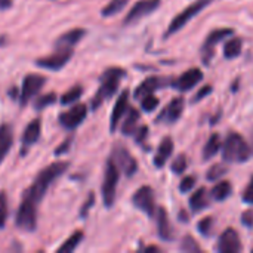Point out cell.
Masks as SVG:
<instances>
[{
  "label": "cell",
  "instance_id": "1",
  "mask_svg": "<svg viewBox=\"0 0 253 253\" xmlns=\"http://www.w3.org/2000/svg\"><path fill=\"white\" fill-rule=\"evenodd\" d=\"M68 166H70L68 162H53L44 169H42L34 178L31 187L25 191L24 197L39 205L44 197L46 191L49 190V187L53 184V181L58 179L68 169Z\"/></svg>",
  "mask_w": 253,
  "mask_h": 253
},
{
  "label": "cell",
  "instance_id": "2",
  "mask_svg": "<svg viewBox=\"0 0 253 253\" xmlns=\"http://www.w3.org/2000/svg\"><path fill=\"white\" fill-rule=\"evenodd\" d=\"M125 76H126V71L123 68H119V67H111L102 73L101 86H99L98 92L95 93V96L92 98V108L93 110L99 108L104 101H107L108 98H111L117 92L120 80Z\"/></svg>",
  "mask_w": 253,
  "mask_h": 253
},
{
  "label": "cell",
  "instance_id": "3",
  "mask_svg": "<svg viewBox=\"0 0 253 253\" xmlns=\"http://www.w3.org/2000/svg\"><path fill=\"white\" fill-rule=\"evenodd\" d=\"M222 157L230 163H245L251 157V147L242 135L231 132L222 144Z\"/></svg>",
  "mask_w": 253,
  "mask_h": 253
},
{
  "label": "cell",
  "instance_id": "4",
  "mask_svg": "<svg viewBox=\"0 0 253 253\" xmlns=\"http://www.w3.org/2000/svg\"><path fill=\"white\" fill-rule=\"evenodd\" d=\"M119 178H120V169L117 168L114 160L110 157L105 166V175H104V182H102V200L107 208H111L116 202Z\"/></svg>",
  "mask_w": 253,
  "mask_h": 253
},
{
  "label": "cell",
  "instance_id": "5",
  "mask_svg": "<svg viewBox=\"0 0 253 253\" xmlns=\"http://www.w3.org/2000/svg\"><path fill=\"white\" fill-rule=\"evenodd\" d=\"M212 3V0H196L193 1L191 4H188L182 12H179L173 19L172 22L169 24L168 27V31H166V37L168 36H172L175 33H178L179 30H182L194 16H197L205 7H208L209 4Z\"/></svg>",
  "mask_w": 253,
  "mask_h": 253
},
{
  "label": "cell",
  "instance_id": "6",
  "mask_svg": "<svg viewBox=\"0 0 253 253\" xmlns=\"http://www.w3.org/2000/svg\"><path fill=\"white\" fill-rule=\"evenodd\" d=\"M15 225L27 233H33L37 228V203L22 199L16 216H15Z\"/></svg>",
  "mask_w": 253,
  "mask_h": 253
},
{
  "label": "cell",
  "instance_id": "7",
  "mask_svg": "<svg viewBox=\"0 0 253 253\" xmlns=\"http://www.w3.org/2000/svg\"><path fill=\"white\" fill-rule=\"evenodd\" d=\"M71 56H73V47H55V52L50 53L49 56L39 58L36 61V65L50 71H58L67 65Z\"/></svg>",
  "mask_w": 253,
  "mask_h": 253
},
{
  "label": "cell",
  "instance_id": "8",
  "mask_svg": "<svg viewBox=\"0 0 253 253\" xmlns=\"http://www.w3.org/2000/svg\"><path fill=\"white\" fill-rule=\"evenodd\" d=\"M111 159L117 165V168L126 175V176H133L138 170V163L133 159V156L129 153V150L125 145L117 144L113 150Z\"/></svg>",
  "mask_w": 253,
  "mask_h": 253
},
{
  "label": "cell",
  "instance_id": "9",
  "mask_svg": "<svg viewBox=\"0 0 253 253\" xmlns=\"http://www.w3.org/2000/svg\"><path fill=\"white\" fill-rule=\"evenodd\" d=\"M44 83H46V77L44 76H40V74H27L24 77L22 87H21V95H19L21 105L25 107L30 102V99L40 92V89L43 87Z\"/></svg>",
  "mask_w": 253,
  "mask_h": 253
},
{
  "label": "cell",
  "instance_id": "10",
  "mask_svg": "<svg viewBox=\"0 0 253 253\" xmlns=\"http://www.w3.org/2000/svg\"><path fill=\"white\" fill-rule=\"evenodd\" d=\"M132 203L136 209H139L145 215L153 216L156 211V197H154L153 188L148 185H144L139 190H136L135 194L132 196Z\"/></svg>",
  "mask_w": 253,
  "mask_h": 253
},
{
  "label": "cell",
  "instance_id": "11",
  "mask_svg": "<svg viewBox=\"0 0 253 253\" xmlns=\"http://www.w3.org/2000/svg\"><path fill=\"white\" fill-rule=\"evenodd\" d=\"M86 116H87V107L84 104H76L68 111L61 113L58 120H59V125L62 127H65L68 130H73V129H76L77 126H80L83 123Z\"/></svg>",
  "mask_w": 253,
  "mask_h": 253
},
{
  "label": "cell",
  "instance_id": "12",
  "mask_svg": "<svg viewBox=\"0 0 253 253\" xmlns=\"http://www.w3.org/2000/svg\"><path fill=\"white\" fill-rule=\"evenodd\" d=\"M233 33H234V31H233L231 28H216V30H213V31L206 37L205 44H203V49H202V52H203V62H205V64H209V62H211V59H212V56H213V52H215V46H216L221 40H224V39L233 36Z\"/></svg>",
  "mask_w": 253,
  "mask_h": 253
},
{
  "label": "cell",
  "instance_id": "13",
  "mask_svg": "<svg viewBox=\"0 0 253 253\" xmlns=\"http://www.w3.org/2000/svg\"><path fill=\"white\" fill-rule=\"evenodd\" d=\"M159 6H160V0H139L129 10V13L126 15L123 24L125 25L133 24V22L139 21L141 18H144V16L150 15L151 12H154Z\"/></svg>",
  "mask_w": 253,
  "mask_h": 253
},
{
  "label": "cell",
  "instance_id": "14",
  "mask_svg": "<svg viewBox=\"0 0 253 253\" xmlns=\"http://www.w3.org/2000/svg\"><path fill=\"white\" fill-rule=\"evenodd\" d=\"M218 251L221 253H237L242 251L240 237L234 228H227L221 234L219 243H218Z\"/></svg>",
  "mask_w": 253,
  "mask_h": 253
},
{
  "label": "cell",
  "instance_id": "15",
  "mask_svg": "<svg viewBox=\"0 0 253 253\" xmlns=\"http://www.w3.org/2000/svg\"><path fill=\"white\" fill-rule=\"evenodd\" d=\"M127 108H129V90H123L120 93V96L117 98L113 113H111V119H110V130L111 132L117 130V126L120 125V120L126 114Z\"/></svg>",
  "mask_w": 253,
  "mask_h": 253
},
{
  "label": "cell",
  "instance_id": "16",
  "mask_svg": "<svg viewBox=\"0 0 253 253\" xmlns=\"http://www.w3.org/2000/svg\"><path fill=\"white\" fill-rule=\"evenodd\" d=\"M203 80V71L200 68H190L182 76H179L176 82V87L182 92L194 89Z\"/></svg>",
  "mask_w": 253,
  "mask_h": 253
},
{
  "label": "cell",
  "instance_id": "17",
  "mask_svg": "<svg viewBox=\"0 0 253 253\" xmlns=\"http://www.w3.org/2000/svg\"><path fill=\"white\" fill-rule=\"evenodd\" d=\"M40 133H42V120L40 119H34V120H31L28 125H27V127H25V130H24V133H22V153L25 154L27 153V150L33 145V144H36L37 141H39V138H40Z\"/></svg>",
  "mask_w": 253,
  "mask_h": 253
},
{
  "label": "cell",
  "instance_id": "18",
  "mask_svg": "<svg viewBox=\"0 0 253 253\" xmlns=\"http://www.w3.org/2000/svg\"><path fill=\"white\" fill-rule=\"evenodd\" d=\"M157 233L163 242L173 240V230H172V225L169 222V216L165 208H159L157 211Z\"/></svg>",
  "mask_w": 253,
  "mask_h": 253
},
{
  "label": "cell",
  "instance_id": "19",
  "mask_svg": "<svg viewBox=\"0 0 253 253\" xmlns=\"http://www.w3.org/2000/svg\"><path fill=\"white\" fill-rule=\"evenodd\" d=\"M184 107H185V101L182 96H176L170 101V104L166 107V110L163 111V114L159 117L160 120L162 119H166L169 123H175L181 116H182V111H184ZM157 119V120H159Z\"/></svg>",
  "mask_w": 253,
  "mask_h": 253
},
{
  "label": "cell",
  "instance_id": "20",
  "mask_svg": "<svg viewBox=\"0 0 253 253\" xmlns=\"http://www.w3.org/2000/svg\"><path fill=\"white\" fill-rule=\"evenodd\" d=\"M84 36H86V31L83 28H73L56 39L55 47H74Z\"/></svg>",
  "mask_w": 253,
  "mask_h": 253
},
{
  "label": "cell",
  "instance_id": "21",
  "mask_svg": "<svg viewBox=\"0 0 253 253\" xmlns=\"http://www.w3.org/2000/svg\"><path fill=\"white\" fill-rule=\"evenodd\" d=\"M173 153V139L170 136H166L162 139L160 145H159V151L154 157V165L157 168H163L166 165V162L170 159Z\"/></svg>",
  "mask_w": 253,
  "mask_h": 253
},
{
  "label": "cell",
  "instance_id": "22",
  "mask_svg": "<svg viewBox=\"0 0 253 253\" xmlns=\"http://www.w3.org/2000/svg\"><path fill=\"white\" fill-rule=\"evenodd\" d=\"M141 119V114L136 108L133 107H129L127 111H126V117L122 123V133L126 135V136H130L135 133V130L138 129V122Z\"/></svg>",
  "mask_w": 253,
  "mask_h": 253
},
{
  "label": "cell",
  "instance_id": "23",
  "mask_svg": "<svg viewBox=\"0 0 253 253\" xmlns=\"http://www.w3.org/2000/svg\"><path fill=\"white\" fill-rule=\"evenodd\" d=\"M159 87H160V79L159 77H154V76L147 77L142 83L138 84V87L133 92V96L136 99H142L144 96H147L150 93H154Z\"/></svg>",
  "mask_w": 253,
  "mask_h": 253
},
{
  "label": "cell",
  "instance_id": "24",
  "mask_svg": "<svg viewBox=\"0 0 253 253\" xmlns=\"http://www.w3.org/2000/svg\"><path fill=\"white\" fill-rule=\"evenodd\" d=\"M12 142H13L12 127L9 125H1L0 126V165L4 160L6 154L9 153Z\"/></svg>",
  "mask_w": 253,
  "mask_h": 253
},
{
  "label": "cell",
  "instance_id": "25",
  "mask_svg": "<svg viewBox=\"0 0 253 253\" xmlns=\"http://www.w3.org/2000/svg\"><path fill=\"white\" fill-rule=\"evenodd\" d=\"M209 200H208V191L205 187L199 188L197 191H194L190 197V208L194 213L202 212L205 208H208Z\"/></svg>",
  "mask_w": 253,
  "mask_h": 253
},
{
  "label": "cell",
  "instance_id": "26",
  "mask_svg": "<svg viewBox=\"0 0 253 253\" xmlns=\"http://www.w3.org/2000/svg\"><path fill=\"white\" fill-rule=\"evenodd\" d=\"M222 148V141H221V136L218 133H212L211 138L208 139V142L205 144L203 147V159L205 160H209L212 159L213 156L218 154V151Z\"/></svg>",
  "mask_w": 253,
  "mask_h": 253
},
{
  "label": "cell",
  "instance_id": "27",
  "mask_svg": "<svg viewBox=\"0 0 253 253\" xmlns=\"http://www.w3.org/2000/svg\"><path fill=\"white\" fill-rule=\"evenodd\" d=\"M243 49V40L240 37H233L224 44V55L227 59H234L240 56Z\"/></svg>",
  "mask_w": 253,
  "mask_h": 253
},
{
  "label": "cell",
  "instance_id": "28",
  "mask_svg": "<svg viewBox=\"0 0 253 253\" xmlns=\"http://www.w3.org/2000/svg\"><path fill=\"white\" fill-rule=\"evenodd\" d=\"M83 237H84V234H83V231H76V233H73L59 248H58V251L56 252L59 253H64V252H74L76 249H77V246L82 243V240H83Z\"/></svg>",
  "mask_w": 253,
  "mask_h": 253
},
{
  "label": "cell",
  "instance_id": "29",
  "mask_svg": "<svg viewBox=\"0 0 253 253\" xmlns=\"http://www.w3.org/2000/svg\"><path fill=\"white\" fill-rule=\"evenodd\" d=\"M231 184L228 181H219L213 188H212V197L218 202H224L230 197L231 194Z\"/></svg>",
  "mask_w": 253,
  "mask_h": 253
},
{
  "label": "cell",
  "instance_id": "30",
  "mask_svg": "<svg viewBox=\"0 0 253 253\" xmlns=\"http://www.w3.org/2000/svg\"><path fill=\"white\" fill-rule=\"evenodd\" d=\"M129 3V0H110L108 4H105V7L101 10L102 16H113L116 13H119L126 4Z\"/></svg>",
  "mask_w": 253,
  "mask_h": 253
},
{
  "label": "cell",
  "instance_id": "31",
  "mask_svg": "<svg viewBox=\"0 0 253 253\" xmlns=\"http://www.w3.org/2000/svg\"><path fill=\"white\" fill-rule=\"evenodd\" d=\"M82 95H83V87L82 86H74L61 96V104L62 105H70V104L76 102L77 99H80Z\"/></svg>",
  "mask_w": 253,
  "mask_h": 253
},
{
  "label": "cell",
  "instance_id": "32",
  "mask_svg": "<svg viewBox=\"0 0 253 253\" xmlns=\"http://www.w3.org/2000/svg\"><path fill=\"white\" fill-rule=\"evenodd\" d=\"M227 172H228L227 166H224V165H221V163L213 165V166L208 170L206 179H208V181H211V182H215V181H218L219 178H222Z\"/></svg>",
  "mask_w": 253,
  "mask_h": 253
},
{
  "label": "cell",
  "instance_id": "33",
  "mask_svg": "<svg viewBox=\"0 0 253 253\" xmlns=\"http://www.w3.org/2000/svg\"><path fill=\"white\" fill-rule=\"evenodd\" d=\"M56 95L53 93V92H50V93H46V95H42V96H39L37 99H36V102H34V108L37 110V111H40V110H43V108H46V107H49V105H52V104H55L56 102Z\"/></svg>",
  "mask_w": 253,
  "mask_h": 253
},
{
  "label": "cell",
  "instance_id": "34",
  "mask_svg": "<svg viewBox=\"0 0 253 253\" xmlns=\"http://www.w3.org/2000/svg\"><path fill=\"white\" fill-rule=\"evenodd\" d=\"M181 249L184 252L188 253H200L202 252V248L199 246V243L191 237V236H185L182 239V245H181Z\"/></svg>",
  "mask_w": 253,
  "mask_h": 253
},
{
  "label": "cell",
  "instance_id": "35",
  "mask_svg": "<svg viewBox=\"0 0 253 253\" xmlns=\"http://www.w3.org/2000/svg\"><path fill=\"white\" fill-rule=\"evenodd\" d=\"M141 107H142L144 111L151 113V111H154L159 107V98L154 96L153 93H150V95H147V96H144L141 99Z\"/></svg>",
  "mask_w": 253,
  "mask_h": 253
},
{
  "label": "cell",
  "instance_id": "36",
  "mask_svg": "<svg viewBox=\"0 0 253 253\" xmlns=\"http://www.w3.org/2000/svg\"><path fill=\"white\" fill-rule=\"evenodd\" d=\"M172 170H173V173H176V175H182L185 170H187V166H188V163H187V157L184 156V154H179L173 162H172Z\"/></svg>",
  "mask_w": 253,
  "mask_h": 253
},
{
  "label": "cell",
  "instance_id": "37",
  "mask_svg": "<svg viewBox=\"0 0 253 253\" xmlns=\"http://www.w3.org/2000/svg\"><path fill=\"white\" fill-rule=\"evenodd\" d=\"M197 228H199V231H200V234H202V236L209 237V236L212 234V230H213V218H212V216H206V218H203V219L199 222Z\"/></svg>",
  "mask_w": 253,
  "mask_h": 253
},
{
  "label": "cell",
  "instance_id": "38",
  "mask_svg": "<svg viewBox=\"0 0 253 253\" xmlns=\"http://www.w3.org/2000/svg\"><path fill=\"white\" fill-rule=\"evenodd\" d=\"M7 219V197L4 193H0V228L4 227Z\"/></svg>",
  "mask_w": 253,
  "mask_h": 253
},
{
  "label": "cell",
  "instance_id": "39",
  "mask_svg": "<svg viewBox=\"0 0 253 253\" xmlns=\"http://www.w3.org/2000/svg\"><path fill=\"white\" fill-rule=\"evenodd\" d=\"M196 185V176L190 175V176H185L182 178L181 184H179V191L181 193H190Z\"/></svg>",
  "mask_w": 253,
  "mask_h": 253
},
{
  "label": "cell",
  "instance_id": "40",
  "mask_svg": "<svg viewBox=\"0 0 253 253\" xmlns=\"http://www.w3.org/2000/svg\"><path fill=\"white\" fill-rule=\"evenodd\" d=\"M93 203H95V194L90 193L89 197H87V200L83 203V206H82V209H80V216H82V218H86V216H87V213H89L90 208L93 206Z\"/></svg>",
  "mask_w": 253,
  "mask_h": 253
},
{
  "label": "cell",
  "instance_id": "41",
  "mask_svg": "<svg viewBox=\"0 0 253 253\" xmlns=\"http://www.w3.org/2000/svg\"><path fill=\"white\" fill-rule=\"evenodd\" d=\"M243 202L248 203V205H253V176L251 178L248 187L245 188V193H243Z\"/></svg>",
  "mask_w": 253,
  "mask_h": 253
},
{
  "label": "cell",
  "instance_id": "42",
  "mask_svg": "<svg viewBox=\"0 0 253 253\" xmlns=\"http://www.w3.org/2000/svg\"><path fill=\"white\" fill-rule=\"evenodd\" d=\"M212 92V86L211 84H206V86H203L196 95H194V98H193V102H199V101H202V99H205L209 93Z\"/></svg>",
  "mask_w": 253,
  "mask_h": 253
},
{
  "label": "cell",
  "instance_id": "43",
  "mask_svg": "<svg viewBox=\"0 0 253 253\" xmlns=\"http://www.w3.org/2000/svg\"><path fill=\"white\" fill-rule=\"evenodd\" d=\"M147 133H148V127L147 126H141L139 129H136L135 130V141L138 142V144H141L145 138H147Z\"/></svg>",
  "mask_w": 253,
  "mask_h": 253
},
{
  "label": "cell",
  "instance_id": "44",
  "mask_svg": "<svg viewBox=\"0 0 253 253\" xmlns=\"http://www.w3.org/2000/svg\"><path fill=\"white\" fill-rule=\"evenodd\" d=\"M242 222H243L246 227L252 228L253 227V212L252 211H246V212L242 215Z\"/></svg>",
  "mask_w": 253,
  "mask_h": 253
},
{
  "label": "cell",
  "instance_id": "45",
  "mask_svg": "<svg viewBox=\"0 0 253 253\" xmlns=\"http://www.w3.org/2000/svg\"><path fill=\"white\" fill-rule=\"evenodd\" d=\"M70 144H71V139L68 138V139H65L56 150H55V156H61V154H64V153H67L68 151V148H70Z\"/></svg>",
  "mask_w": 253,
  "mask_h": 253
},
{
  "label": "cell",
  "instance_id": "46",
  "mask_svg": "<svg viewBox=\"0 0 253 253\" xmlns=\"http://www.w3.org/2000/svg\"><path fill=\"white\" fill-rule=\"evenodd\" d=\"M12 7V0H0V10H7Z\"/></svg>",
  "mask_w": 253,
  "mask_h": 253
},
{
  "label": "cell",
  "instance_id": "47",
  "mask_svg": "<svg viewBox=\"0 0 253 253\" xmlns=\"http://www.w3.org/2000/svg\"><path fill=\"white\" fill-rule=\"evenodd\" d=\"M145 252H162V251H160V248H157V246H147V248H145Z\"/></svg>",
  "mask_w": 253,
  "mask_h": 253
}]
</instances>
